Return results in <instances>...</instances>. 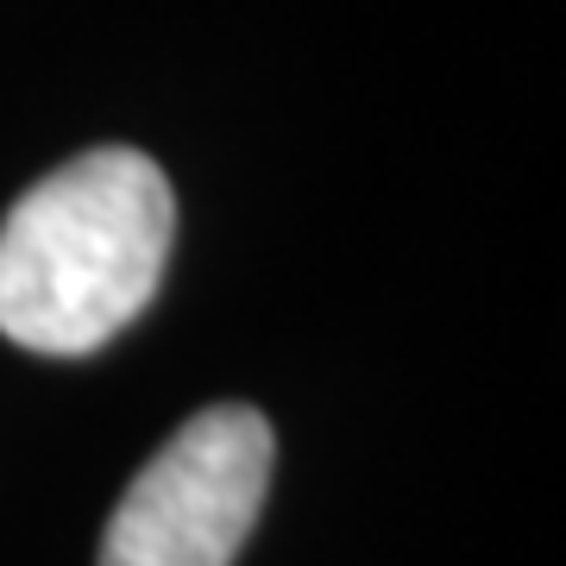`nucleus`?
<instances>
[{"mask_svg": "<svg viewBox=\"0 0 566 566\" xmlns=\"http://www.w3.org/2000/svg\"><path fill=\"white\" fill-rule=\"evenodd\" d=\"M177 196L133 145H95L0 221V334L25 353H95L164 277Z\"/></svg>", "mask_w": 566, "mask_h": 566, "instance_id": "f257e3e1", "label": "nucleus"}, {"mask_svg": "<svg viewBox=\"0 0 566 566\" xmlns=\"http://www.w3.org/2000/svg\"><path fill=\"white\" fill-rule=\"evenodd\" d=\"M271 460L277 441L259 409L189 416L114 504L95 566H233L264 510Z\"/></svg>", "mask_w": 566, "mask_h": 566, "instance_id": "f03ea898", "label": "nucleus"}]
</instances>
